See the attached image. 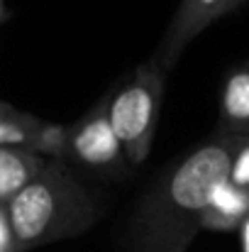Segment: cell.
Here are the masks:
<instances>
[{"label":"cell","mask_w":249,"mask_h":252,"mask_svg":"<svg viewBox=\"0 0 249 252\" xmlns=\"http://www.w3.org/2000/svg\"><path fill=\"white\" fill-rule=\"evenodd\" d=\"M0 250L12 252V233H10V223H7V213L0 206Z\"/></svg>","instance_id":"8fae6325"},{"label":"cell","mask_w":249,"mask_h":252,"mask_svg":"<svg viewBox=\"0 0 249 252\" xmlns=\"http://www.w3.org/2000/svg\"><path fill=\"white\" fill-rule=\"evenodd\" d=\"M215 7H218V0H181V5H178V10H176V15H173V20L166 30L164 39L159 44V52L154 57V62L166 74L178 64L186 47L210 22H215Z\"/></svg>","instance_id":"8992f818"},{"label":"cell","mask_w":249,"mask_h":252,"mask_svg":"<svg viewBox=\"0 0 249 252\" xmlns=\"http://www.w3.org/2000/svg\"><path fill=\"white\" fill-rule=\"evenodd\" d=\"M0 147H17L44 155L49 159H64L66 127L39 120L0 100Z\"/></svg>","instance_id":"5b68a950"},{"label":"cell","mask_w":249,"mask_h":252,"mask_svg":"<svg viewBox=\"0 0 249 252\" xmlns=\"http://www.w3.org/2000/svg\"><path fill=\"white\" fill-rule=\"evenodd\" d=\"M0 252H2V250H0Z\"/></svg>","instance_id":"9a60e30c"},{"label":"cell","mask_w":249,"mask_h":252,"mask_svg":"<svg viewBox=\"0 0 249 252\" xmlns=\"http://www.w3.org/2000/svg\"><path fill=\"white\" fill-rule=\"evenodd\" d=\"M66 159L100 176H127L130 162L108 120V100H100L76 125L66 127Z\"/></svg>","instance_id":"277c9868"},{"label":"cell","mask_w":249,"mask_h":252,"mask_svg":"<svg viewBox=\"0 0 249 252\" xmlns=\"http://www.w3.org/2000/svg\"><path fill=\"white\" fill-rule=\"evenodd\" d=\"M240 243H242V252H249V216L240 225Z\"/></svg>","instance_id":"4fadbf2b"},{"label":"cell","mask_w":249,"mask_h":252,"mask_svg":"<svg viewBox=\"0 0 249 252\" xmlns=\"http://www.w3.org/2000/svg\"><path fill=\"white\" fill-rule=\"evenodd\" d=\"M220 135H249V66L235 69L220 98Z\"/></svg>","instance_id":"9c48e42d"},{"label":"cell","mask_w":249,"mask_h":252,"mask_svg":"<svg viewBox=\"0 0 249 252\" xmlns=\"http://www.w3.org/2000/svg\"><path fill=\"white\" fill-rule=\"evenodd\" d=\"M227 181L237 189H242L249 196V135L237 137L235 145V155H232V164H230V174Z\"/></svg>","instance_id":"30bf717a"},{"label":"cell","mask_w":249,"mask_h":252,"mask_svg":"<svg viewBox=\"0 0 249 252\" xmlns=\"http://www.w3.org/2000/svg\"><path fill=\"white\" fill-rule=\"evenodd\" d=\"M237 137L215 135L166 171L139 201L125 252H186L200 233V216L213 191L230 174Z\"/></svg>","instance_id":"6da1fadb"},{"label":"cell","mask_w":249,"mask_h":252,"mask_svg":"<svg viewBox=\"0 0 249 252\" xmlns=\"http://www.w3.org/2000/svg\"><path fill=\"white\" fill-rule=\"evenodd\" d=\"M49 157L17 150V147H0V206H7L27 184H32L44 167Z\"/></svg>","instance_id":"ba28073f"},{"label":"cell","mask_w":249,"mask_h":252,"mask_svg":"<svg viewBox=\"0 0 249 252\" xmlns=\"http://www.w3.org/2000/svg\"><path fill=\"white\" fill-rule=\"evenodd\" d=\"M164 81L166 71L152 59L142 64L127 84L108 98V120L132 167L144 164L152 152Z\"/></svg>","instance_id":"3957f363"},{"label":"cell","mask_w":249,"mask_h":252,"mask_svg":"<svg viewBox=\"0 0 249 252\" xmlns=\"http://www.w3.org/2000/svg\"><path fill=\"white\" fill-rule=\"evenodd\" d=\"M247 216L249 196L225 179L222 184H218V189L210 196V203L200 216V230H215V233L240 230Z\"/></svg>","instance_id":"52a82bcc"},{"label":"cell","mask_w":249,"mask_h":252,"mask_svg":"<svg viewBox=\"0 0 249 252\" xmlns=\"http://www.w3.org/2000/svg\"><path fill=\"white\" fill-rule=\"evenodd\" d=\"M105 203L64 159H49L44 171L7 206L12 252L69 240L85 233L103 216Z\"/></svg>","instance_id":"7a4b0ae2"},{"label":"cell","mask_w":249,"mask_h":252,"mask_svg":"<svg viewBox=\"0 0 249 252\" xmlns=\"http://www.w3.org/2000/svg\"><path fill=\"white\" fill-rule=\"evenodd\" d=\"M5 20V0H0V22Z\"/></svg>","instance_id":"5bb4252c"},{"label":"cell","mask_w":249,"mask_h":252,"mask_svg":"<svg viewBox=\"0 0 249 252\" xmlns=\"http://www.w3.org/2000/svg\"><path fill=\"white\" fill-rule=\"evenodd\" d=\"M242 2H245V0H218V7H215V20H220V17H225V15L235 12Z\"/></svg>","instance_id":"7c38bea8"}]
</instances>
